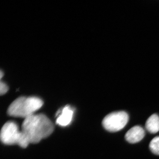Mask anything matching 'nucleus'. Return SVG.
<instances>
[{"label":"nucleus","instance_id":"423d86ee","mask_svg":"<svg viewBox=\"0 0 159 159\" xmlns=\"http://www.w3.org/2000/svg\"><path fill=\"white\" fill-rule=\"evenodd\" d=\"M145 136L144 129L139 125H136L131 128L126 132L125 138L127 142L131 144H134L140 142Z\"/></svg>","mask_w":159,"mask_h":159},{"label":"nucleus","instance_id":"20e7f679","mask_svg":"<svg viewBox=\"0 0 159 159\" xmlns=\"http://www.w3.org/2000/svg\"><path fill=\"white\" fill-rule=\"evenodd\" d=\"M129 117L124 111L114 112L106 116L102 121L105 129L110 132H116L125 127L128 123Z\"/></svg>","mask_w":159,"mask_h":159},{"label":"nucleus","instance_id":"0eeeda50","mask_svg":"<svg viewBox=\"0 0 159 159\" xmlns=\"http://www.w3.org/2000/svg\"><path fill=\"white\" fill-rule=\"evenodd\" d=\"M145 128L151 134L159 131V116L157 115L154 114L148 118L145 123Z\"/></svg>","mask_w":159,"mask_h":159},{"label":"nucleus","instance_id":"6e6552de","mask_svg":"<svg viewBox=\"0 0 159 159\" xmlns=\"http://www.w3.org/2000/svg\"><path fill=\"white\" fill-rule=\"evenodd\" d=\"M149 147L152 153L159 155V136L155 137L152 139L149 144Z\"/></svg>","mask_w":159,"mask_h":159},{"label":"nucleus","instance_id":"9d476101","mask_svg":"<svg viewBox=\"0 0 159 159\" xmlns=\"http://www.w3.org/2000/svg\"><path fill=\"white\" fill-rule=\"evenodd\" d=\"M3 76H4V73H3L2 70H1V73H0V77H1V79L2 78Z\"/></svg>","mask_w":159,"mask_h":159},{"label":"nucleus","instance_id":"7ed1b4c3","mask_svg":"<svg viewBox=\"0 0 159 159\" xmlns=\"http://www.w3.org/2000/svg\"><path fill=\"white\" fill-rule=\"evenodd\" d=\"M1 140L5 145L16 144L23 148H26L30 144L25 135L19 130L16 123L12 121L6 122L2 127Z\"/></svg>","mask_w":159,"mask_h":159},{"label":"nucleus","instance_id":"f03ea898","mask_svg":"<svg viewBox=\"0 0 159 159\" xmlns=\"http://www.w3.org/2000/svg\"><path fill=\"white\" fill-rule=\"evenodd\" d=\"M43 102L37 97H19L9 106L8 114L11 116L25 119L34 114L42 107Z\"/></svg>","mask_w":159,"mask_h":159},{"label":"nucleus","instance_id":"1a4fd4ad","mask_svg":"<svg viewBox=\"0 0 159 159\" xmlns=\"http://www.w3.org/2000/svg\"><path fill=\"white\" fill-rule=\"evenodd\" d=\"M9 87L5 83L1 81L0 83V93L1 95H4L8 92Z\"/></svg>","mask_w":159,"mask_h":159},{"label":"nucleus","instance_id":"39448f33","mask_svg":"<svg viewBox=\"0 0 159 159\" xmlns=\"http://www.w3.org/2000/svg\"><path fill=\"white\" fill-rule=\"evenodd\" d=\"M74 111L70 106L67 105L56 113L57 116L56 123L61 126H66L71 123Z\"/></svg>","mask_w":159,"mask_h":159},{"label":"nucleus","instance_id":"f257e3e1","mask_svg":"<svg viewBox=\"0 0 159 159\" xmlns=\"http://www.w3.org/2000/svg\"><path fill=\"white\" fill-rule=\"evenodd\" d=\"M54 130L52 122L43 114H34L25 119L22 125V131L30 143H38L49 136Z\"/></svg>","mask_w":159,"mask_h":159}]
</instances>
